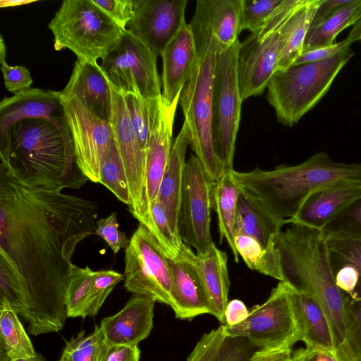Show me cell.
<instances>
[{"mask_svg": "<svg viewBox=\"0 0 361 361\" xmlns=\"http://www.w3.org/2000/svg\"><path fill=\"white\" fill-rule=\"evenodd\" d=\"M92 200L18 182L0 171V252L26 281L34 336L58 332L67 317L64 290L77 245L94 234Z\"/></svg>", "mask_w": 361, "mask_h": 361, "instance_id": "1", "label": "cell"}, {"mask_svg": "<svg viewBox=\"0 0 361 361\" xmlns=\"http://www.w3.org/2000/svg\"><path fill=\"white\" fill-rule=\"evenodd\" d=\"M0 171L26 185L79 189L87 180L79 169L66 123L27 118L0 136Z\"/></svg>", "mask_w": 361, "mask_h": 361, "instance_id": "2", "label": "cell"}, {"mask_svg": "<svg viewBox=\"0 0 361 361\" xmlns=\"http://www.w3.org/2000/svg\"><path fill=\"white\" fill-rule=\"evenodd\" d=\"M233 176L274 214L289 219L314 191L340 181L361 182V163L335 161L321 152L297 165H281L270 171L258 167L248 172L234 170Z\"/></svg>", "mask_w": 361, "mask_h": 361, "instance_id": "3", "label": "cell"}, {"mask_svg": "<svg viewBox=\"0 0 361 361\" xmlns=\"http://www.w3.org/2000/svg\"><path fill=\"white\" fill-rule=\"evenodd\" d=\"M195 40L197 59L179 99L190 135V146L210 178L224 176V166L214 145L212 129V93L218 44L207 18L204 0L196 2L189 23Z\"/></svg>", "mask_w": 361, "mask_h": 361, "instance_id": "4", "label": "cell"}, {"mask_svg": "<svg viewBox=\"0 0 361 361\" xmlns=\"http://www.w3.org/2000/svg\"><path fill=\"white\" fill-rule=\"evenodd\" d=\"M350 46L325 60L292 65L277 71L267 85V100L279 122L292 127L327 93L353 57Z\"/></svg>", "mask_w": 361, "mask_h": 361, "instance_id": "5", "label": "cell"}, {"mask_svg": "<svg viewBox=\"0 0 361 361\" xmlns=\"http://www.w3.org/2000/svg\"><path fill=\"white\" fill-rule=\"evenodd\" d=\"M56 51L68 49L81 61L105 57L127 30L116 25L92 0H64L48 25Z\"/></svg>", "mask_w": 361, "mask_h": 361, "instance_id": "6", "label": "cell"}, {"mask_svg": "<svg viewBox=\"0 0 361 361\" xmlns=\"http://www.w3.org/2000/svg\"><path fill=\"white\" fill-rule=\"evenodd\" d=\"M303 0H283L265 23L243 42L238 56L242 101L261 94L277 71L289 20Z\"/></svg>", "mask_w": 361, "mask_h": 361, "instance_id": "7", "label": "cell"}, {"mask_svg": "<svg viewBox=\"0 0 361 361\" xmlns=\"http://www.w3.org/2000/svg\"><path fill=\"white\" fill-rule=\"evenodd\" d=\"M240 42L218 49L213 93L212 129L216 152L222 162L224 175L233 171L235 140L243 102L238 78Z\"/></svg>", "mask_w": 361, "mask_h": 361, "instance_id": "8", "label": "cell"}, {"mask_svg": "<svg viewBox=\"0 0 361 361\" xmlns=\"http://www.w3.org/2000/svg\"><path fill=\"white\" fill-rule=\"evenodd\" d=\"M157 56L129 30H126L102 60L101 68L110 86L123 94L146 99L161 97L157 68Z\"/></svg>", "mask_w": 361, "mask_h": 361, "instance_id": "9", "label": "cell"}, {"mask_svg": "<svg viewBox=\"0 0 361 361\" xmlns=\"http://www.w3.org/2000/svg\"><path fill=\"white\" fill-rule=\"evenodd\" d=\"M124 278V287L128 292L172 307V280L167 256L154 235L140 224L125 249Z\"/></svg>", "mask_w": 361, "mask_h": 361, "instance_id": "10", "label": "cell"}, {"mask_svg": "<svg viewBox=\"0 0 361 361\" xmlns=\"http://www.w3.org/2000/svg\"><path fill=\"white\" fill-rule=\"evenodd\" d=\"M223 325L226 336L245 337L258 349L291 348L299 341L290 286L284 281L272 289L264 303L249 310L242 322Z\"/></svg>", "mask_w": 361, "mask_h": 361, "instance_id": "11", "label": "cell"}, {"mask_svg": "<svg viewBox=\"0 0 361 361\" xmlns=\"http://www.w3.org/2000/svg\"><path fill=\"white\" fill-rule=\"evenodd\" d=\"M214 184L198 158L192 154L184 170L179 233L197 255L205 254L213 242L210 223Z\"/></svg>", "mask_w": 361, "mask_h": 361, "instance_id": "12", "label": "cell"}, {"mask_svg": "<svg viewBox=\"0 0 361 361\" xmlns=\"http://www.w3.org/2000/svg\"><path fill=\"white\" fill-rule=\"evenodd\" d=\"M61 98L78 166L87 180L99 183L101 165L113 140L110 124L75 97L61 92Z\"/></svg>", "mask_w": 361, "mask_h": 361, "instance_id": "13", "label": "cell"}, {"mask_svg": "<svg viewBox=\"0 0 361 361\" xmlns=\"http://www.w3.org/2000/svg\"><path fill=\"white\" fill-rule=\"evenodd\" d=\"M111 89L109 123L127 176L130 197L129 209L140 224L150 231L152 224L146 209L145 195L147 153L142 150L133 128L125 96L111 87Z\"/></svg>", "mask_w": 361, "mask_h": 361, "instance_id": "14", "label": "cell"}, {"mask_svg": "<svg viewBox=\"0 0 361 361\" xmlns=\"http://www.w3.org/2000/svg\"><path fill=\"white\" fill-rule=\"evenodd\" d=\"M187 0H134L128 29L157 56L185 22Z\"/></svg>", "mask_w": 361, "mask_h": 361, "instance_id": "15", "label": "cell"}, {"mask_svg": "<svg viewBox=\"0 0 361 361\" xmlns=\"http://www.w3.org/2000/svg\"><path fill=\"white\" fill-rule=\"evenodd\" d=\"M177 106H167L162 97L152 100L151 126L145 173V206L152 231L150 205L157 201L159 189L171 154L173 126Z\"/></svg>", "mask_w": 361, "mask_h": 361, "instance_id": "16", "label": "cell"}, {"mask_svg": "<svg viewBox=\"0 0 361 361\" xmlns=\"http://www.w3.org/2000/svg\"><path fill=\"white\" fill-rule=\"evenodd\" d=\"M195 254L183 244L175 259L167 257L172 280L173 309L176 317L191 320L204 314H212V308L200 274L196 268Z\"/></svg>", "mask_w": 361, "mask_h": 361, "instance_id": "17", "label": "cell"}, {"mask_svg": "<svg viewBox=\"0 0 361 361\" xmlns=\"http://www.w3.org/2000/svg\"><path fill=\"white\" fill-rule=\"evenodd\" d=\"M162 93L169 107L178 106L185 84L197 63L195 40L190 24L185 22L161 54Z\"/></svg>", "mask_w": 361, "mask_h": 361, "instance_id": "18", "label": "cell"}, {"mask_svg": "<svg viewBox=\"0 0 361 361\" xmlns=\"http://www.w3.org/2000/svg\"><path fill=\"white\" fill-rule=\"evenodd\" d=\"M154 303L149 297L134 295L118 312L103 318L100 328L106 345H137L147 338L153 327Z\"/></svg>", "mask_w": 361, "mask_h": 361, "instance_id": "19", "label": "cell"}, {"mask_svg": "<svg viewBox=\"0 0 361 361\" xmlns=\"http://www.w3.org/2000/svg\"><path fill=\"white\" fill-rule=\"evenodd\" d=\"M32 118L66 123L61 92L31 87L4 98L0 102V136L16 123Z\"/></svg>", "mask_w": 361, "mask_h": 361, "instance_id": "20", "label": "cell"}, {"mask_svg": "<svg viewBox=\"0 0 361 361\" xmlns=\"http://www.w3.org/2000/svg\"><path fill=\"white\" fill-rule=\"evenodd\" d=\"M361 196V182L340 181L322 187L305 200L290 224L321 231L348 204Z\"/></svg>", "mask_w": 361, "mask_h": 361, "instance_id": "21", "label": "cell"}, {"mask_svg": "<svg viewBox=\"0 0 361 361\" xmlns=\"http://www.w3.org/2000/svg\"><path fill=\"white\" fill-rule=\"evenodd\" d=\"M61 92L75 97L97 116L109 121L111 89L97 61L77 59L70 79Z\"/></svg>", "mask_w": 361, "mask_h": 361, "instance_id": "22", "label": "cell"}, {"mask_svg": "<svg viewBox=\"0 0 361 361\" xmlns=\"http://www.w3.org/2000/svg\"><path fill=\"white\" fill-rule=\"evenodd\" d=\"M289 219L274 214L255 195L240 186L234 233L253 238L264 247H276L282 228Z\"/></svg>", "mask_w": 361, "mask_h": 361, "instance_id": "23", "label": "cell"}, {"mask_svg": "<svg viewBox=\"0 0 361 361\" xmlns=\"http://www.w3.org/2000/svg\"><path fill=\"white\" fill-rule=\"evenodd\" d=\"M190 135L185 123L173 140L169 161L159 189L158 200L163 206L173 233L180 236L179 222L181 192Z\"/></svg>", "mask_w": 361, "mask_h": 361, "instance_id": "24", "label": "cell"}, {"mask_svg": "<svg viewBox=\"0 0 361 361\" xmlns=\"http://www.w3.org/2000/svg\"><path fill=\"white\" fill-rule=\"evenodd\" d=\"M290 299L299 341H302L306 348L329 352L336 358L329 325L319 303L290 286Z\"/></svg>", "mask_w": 361, "mask_h": 361, "instance_id": "25", "label": "cell"}, {"mask_svg": "<svg viewBox=\"0 0 361 361\" xmlns=\"http://www.w3.org/2000/svg\"><path fill=\"white\" fill-rule=\"evenodd\" d=\"M194 261L212 308V315L223 324L230 288L227 255L212 242L205 254H195Z\"/></svg>", "mask_w": 361, "mask_h": 361, "instance_id": "26", "label": "cell"}, {"mask_svg": "<svg viewBox=\"0 0 361 361\" xmlns=\"http://www.w3.org/2000/svg\"><path fill=\"white\" fill-rule=\"evenodd\" d=\"M240 190L232 172L214 182L212 191V209L218 218L220 243L223 239L226 240L235 262H238L239 254L235 247L234 225Z\"/></svg>", "mask_w": 361, "mask_h": 361, "instance_id": "27", "label": "cell"}, {"mask_svg": "<svg viewBox=\"0 0 361 361\" xmlns=\"http://www.w3.org/2000/svg\"><path fill=\"white\" fill-rule=\"evenodd\" d=\"M207 18L218 49L232 45L241 28L242 0H204Z\"/></svg>", "mask_w": 361, "mask_h": 361, "instance_id": "28", "label": "cell"}, {"mask_svg": "<svg viewBox=\"0 0 361 361\" xmlns=\"http://www.w3.org/2000/svg\"><path fill=\"white\" fill-rule=\"evenodd\" d=\"M361 18V0H353L310 28L305 39L302 51L328 46L335 43L336 36Z\"/></svg>", "mask_w": 361, "mask_h": 361, "instance_id": "29", "label": "cell"}, {"mask_svg": "<svg viewBox=\"0 0 361 361\" xmlns=\"http://www.w3.org/2000/svg\"><path fill=\"white\" fill-rule=\"evenodd\" d=\"M321 1L303 0L292 14L277 71H283L292 66L302 53L305 39Z\"/></svg>", "mask_w": 361, "mask_h": 361, "instance_id": "30", "label": "cell"}, {"mask_svg": "<svg viewBox=\"0 0 361 361\" xmlns=\"http://www.w3.org/2000/svg\"><path fill=\"white\" fill-rule=\"evenodd\" d=\"M17 315L7 302H0V350L9 359L34 357L37 353Z\"/></svg>", "mask_w": 361, "mask_h": 361, "instance_id": "31", "label": "cell"}, {"mask_svg": "<svg viewBox=\"0 0 361 361\" xmlns=\"http://www.w3.org/2000/svg\"><path fill=\"white\" fill-rule=\"evenodd\" d=\"M237 251L252 270L283 281L281 256L278 249L264 247L252 237L235 235Z\"/></svg>", "mask_w": 361, "mask_h": 361, "instance_id": "32", "label": "cell"}, {"mask_svg": "<svg viewBox=\"0 0 361 361\" xmlns=\"http://www.w3.org/2000/svg\"><path fill=\"white\" fill-rule=\"evenodd\" d=\"M6 302L24 319L31 307L27 283L12 261L0 252V302Z\"/></svg>", "mask_w": 361, "mask_h": 361, "instance_id": "33", "label": "cell"}, {"mask_svg": "<svg viewBox=\"0 0 361 361\" xmlns=\"http://www.w3.org/2000/svg\"><path fill=\"white\" fill-rule=\"evenodd\" d=\"M109 348L100 326L86 335L80 331L66 342L59 361H103Z\"/></svg>", "mask_w": 361, "mask_h": 361, "instance_id": "34", "label": "cell"}, {"mask_svg": "<svg viewBox=\"0 0 361 361\" xmlns=\"http://www.w3.org/2000/svg\"><path fill=\"white\" fill-rule=\"evenodd\" d=\"M94 273L88 267L81 268L73 265L63 295L68 317H87V293Z\"/></svg>", "mask_w": 361, "mask_h": 361, "instance_id": "35", "label": "cell"}, {"mask_svg": "<svg viewBox=\"0 0 361 361\" xmlns=\"http://www.w3.org/2000/svg\"><path fill=\"white\" fill-rule=\"evenodd\" d=\"M99 183L108 188L120 201L130 205L127 176L114 137L101 165Z\"/></svg>", "mask_w": 361, "mask_h": 361, "instance_id": "36", "label": "cell"}, {"mask_svg": "<svg viewBox=\"0 0 361 361\" xmlns=\"http://www.w3.org/2000/svg\"><path fill=\"white\" fill-rule=\"evenodd\" d=\"M321 232L326 238L361 240V196L331 219Z\"/></svg>", "mask_w": 361, "mask_h": 361, "instance_id": "37", "label": "cell"}, {"mask_svg": "<svg viewBox=\"0 0 361 361\" xmlns=\"http://www.w3.org/2000/svg\"><path fill=\"white\" fill-rule=\"evenodd\" d=\"M331 264H348L358 272L357 286L350 296L361 299V240L349 239L326 238Z\"/></svg>", "mask_w": 361, "mask_h": 361, "instance_id": "38", "label": "cell"}, {"mask_svg": "<svg viewBox=\"0 0 361 361\" xmlns=\"http://www.w3.org/2000/svg\"><path fill=\"white\" fill-rule=\"evenodd\" d=\"M150 214L152 221L151 232L166 255L171 259L176 258L184 244L180 237L176 235L172 231L162 204L155 201L150 205Z\"/></svg>", "mask_w": 361, "mask_h": 361, "instance_id": "39", "label": "cell"}, {"mask_svg": "<svg viewBox=\"0 0 361 361\" xmlns=\"http://www.w3.org/2000/svg\"><path fill=\"white\" fill-rule=\"evenodd\" d=\"M125 98L133 128L142 150L147 153L151 126L152 99H146L136 94L126 95Z\"/></svg>", "mask_w": 361, "mask_h": 361, "instance_id": "40", "label": "cell"}, {"mask_svg": "<svg viewBox=\"0 0 361 361\" xmlns=\"http://www.w3.org/2000/svg\"><path fill=\"white\" fill-rule=\"evenodd\" d=\"M124 275L114 270L94 271L87 293V316L97 314L114 286L123 280Z\"/></svg>", "mask_w": 361, "mask_h": 361, "instance_id": "41", "label": "cell"}, {"mask_svg": "<svg viewBox=\"0 0 361 361\" xmlns=\"http://www.w3.org/2000/svg\"><path fill=\"white\" fill-rule=\"evenodd\" d=\"M283 0H242L241 28L252 32L259 29Z\"/></svg>", "mask_w": 361, "mask_h": 361, "instance_id": "42", "label": "cell"}, {"mask_svg": "<svg viewBox=\"0 0 361 361\" xmlns=\"http://www.w3.org/2000/svg\"><path fill=\"white\" fill-rule=\"evenodd\" d=\"M1 70L5 87L13 94L31 88L32 78L29 70L23 66H9L6 61V46L2 36L0 43Z\"/></svg>", "mask_w": 361, "mask_h": 361, "instance_id": "43", "label": "cell"}, {"mask_svg": "<svg viewBox=\"0 0 361 361\" xmlns=\"http://www.w3.org/2000/svg\"><path fill=\"white\" fill-rule=\"evenodd\" d=\"M257 349L245 337L226 336L213 361H250Z\"/></svg>", "mask_w": 361, "mask_h": 361, "instance_id": "44", "label": "cell"}, {"mask_svg": "<svg viewBox=\"0 0 361 361\" xmlns=\"http://www.w3.org/2000/svg\"><path fill=\"white\" fill-rule=\"evenodd\" d=\"M226 336L223 324L203 334L187 361H213Z\"/></svg>", "mask_w": 361, "mask_h": 361, "instance_id": "45", "label": "cell"}, {"mask_svg": "<svg viewBox=\"0 0 361 361\" xmlns=\"http://www.w3.org/2000/svg\"><path fill=\"white\" fill-rule=\"evenodd\" d=\"M116 214V212H113L109 216L97 221V228L94 233L100 236L114 254H117L122 248L126 249L130 243L126 234L119 230Z\"/></svg>", "mask_w": 361, "mask_h": 361, "instance_id": "46", "label": "cell"}, {"mask_svg": "<svg viewBox=\"0 0 361 361\" xmlns=\"http://www.w3.org/2000/svg\"><path fill=\"white\" fill-rule=\"evenodd\" d=\"M116 25L123 30L133 20L134 0H92Z\"/></svg>", "mask_w": 361, "mask_h": 361, "instance_id": "47", "label": "cell"}, {"mask_svg": "<svg viewBox=\"0 0 361 361\" xmlns=\"http://www.w3.org/2000/svg\"><path fill=\"white\" fill-rule=\"evenodd\" d=\"M350 345L357 360L361 361V299L348 297L345 304Z\"/></svg>", "mask_w": 361, "mask_h": 361, "instance_id": "48", "label": "cell"}, {"mask_svg": "<svg viewBox=\"0 0 361 361\" xmlns=\"http://www.w3.org/2000/svg\"><path fill=\"white\" fill-rule=\"evenodd\" d=\"M351 44L345 39L333 44L302 51L293 65L313 63L329 59L338 54Z\"/></svg>", "mask_w": 361, "mask_h": 361, "instance_id": "49", "label": "cell"}, {"mask_svg": "<svg viewBox=\"0 0 361 361\" xmlns=\"http://www.w3.org/2000/svg\"><path fill=\"white\" fill-rule=\"evenodd\" d=\"M331 266L336 286L350 296L358 283L359 274L357 271L348 264H331Z\"/></svg>", "mask_w": 361, "mask_h": 361, "instance_id": "50", "label": "cell"}, {"mask_svg": "<svg viewBox=\"0 0 361 361\" xmlns=\"http://www.w3.org/2000/svg\"><path fill=\"white\" fill-rule=\"evenodd\" d=\"M140 350L137 345L109 347L103 361H140Z\"/></svg>", "mask_w": 361, "mask_h": 361, "instance_id": "51", "label": "cell"}, {"mask_svg": "<svg viewBox=\"0 0 361 361\" xmlns=\"http://www.w3.org/2000/svg\"><path fill=\"white\" fill-rule=\"evenodd\" d=\"M248 313L249 310L241 300H232L227 305L223 324L228 326L238 324L245 319Z\"/></svg>", "mask_w": 361, "mask_h": 361, "instance_id": "52", "label": "cell"}, {"mask_svg": "<svg viewBox=\"0 0 361 361\" xmlns=\"http://www.w3.org/2000/svg\"><path fill=\"white\" fill-rule=\"evenodd\" d=\"M250 361H292V348L257 349Z\"/></svg>", "mask_w": 361, "mask_h": 361, "instance_id": "53", "label": "cell"}, {"mask_svg": "<svg viewBox=\"0 0 361 361\" xmlns=\"http://www.w3.org/2000/svg\"><path fill=\"white\" fill-rule=\"evenodd\" d=\"M292 361H338L329 352L317 348H300L292 353Z\"/></svg>", "mask_w": 361, "mask_h": 361, "instance_id": "54", "label": "cell"}, {"mask_svg": "<svg viewBox=\"0 0 361 361\" xmlns=\"http://www.w3.org/2000/svg\"><path fill=\"white\" fill-rule=\"evenodd\" d=\"M352 1L353 0H322L313 17L310 28L315 27L336 10L348 4Z\"/></svg>", "mask_w": 361, "mask_h": 361, "instance_id": "55", "label": "cell"}, {"mask_svg": "<svg viewBox=\"0 0 361 361\" xmlns=\"http://www.w3.org/2000/svg\"><path fill=\"white\" fill-rule=\"evenodd\" d=\"M345 39L350 44L357 41L361 42V18L353 25Z\"/></svg>", "mask_w": 361, "mask_h": 361, "instance_id": "56", "label": "cell"}, {"mask_svg": "<svg viewBox=\"0 0 361 361\" xmlns=\"http://www.w3.org/2000/svg\"><path fill=\"white\" fill-rule=\"evenodd\" d=\"M8 361H45L42 356L39 354H36L35 356L27 358H17L10 359Z\"/></svg>", "mask_w": 361, "mask_h": 361, "instance_id": "57", "label": "cell"}, {"mask_svg": "<svg viewBox=\"0 0 361 361\" xmlns=\"http://www.w3.org/2000/svg\"><path fill=\"white\" fill-rule=\"evenodd\" d=\"M27 3H30V1H1V6H11L13 4H14V6H17L18 4H23Z\"/></svg>", "mask_w": 361, "mask_h": 361, "instance_id": "58", "label": "cell"}]
</instances>
